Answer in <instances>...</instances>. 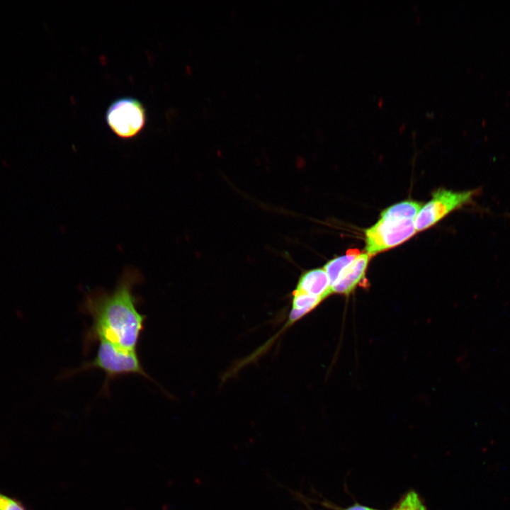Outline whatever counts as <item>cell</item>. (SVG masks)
Segmentation results:
<instances>
[{
  "label": "cell",
  "mask_w": 510,
  "mask_h": 510,
  "mask_svg": "<svg viewBox=\"0 0 510 510\" xmlns=\"http://www.w3.org/2000/svg\"><path fill=\"white\" fill-rule=\"evenodd\" d=\"M142 280L140 271L128 268L113 291L97 289L85 294L80 309L92 319L84 335L85 351L99 340L125 351H137L147 316L137 310L140 299L133 288Z\"/></svg>",
  "instance_id": "obj_1"
},
{
  "label": "cell",
  "mask_w": 510,
  "mask_h": 510,
  "mask_svg": "<svg viewBox=\"0 0 510 510\" xmlns=\"http://www.w3.org/2000/svg\"><path fill=\"white\" fill-rule=\"evenodd\" d=\"M97 342L98 346L96 355L91 361L85 362L78 368L64 372L60 376V379L64 380L90 369L102 370L106 374V378L101 393L106 395H108L110 382L120 376L139 375L155 382L144 370L137 351L120 349L105 340H99Z\"/></svg>",
  "instance_id": "obj_2"
},
{
  "label": "cell",
  "mask_w": 510,
  "mask_h": 510,
  "mask_svg": "<svg viewBox=\"0 0 510 510\" xmlns=\"http://www.w3.org/2000/svg\"><path fill=\"white\" fill-rule=\"evenodd\" d=\"M414 220L384 210L380 219L365 232L366 252L372 256L407 241L416 232Z\"/></svg>",
  "instance_id": "obj_3"
},
{
  "label": "cell",
  "mask_w": 510,
  "mask_h": 510,
  "mask_svg": "<svg viewBox=\"0 0 510 510\" xmlns=\"http://www.w3.org/2000/svg\"><path fill=\"white\" fill-rule=\"evenodd\" d=\"M106 121L113 132L121 139H132L144 128L147 113L143 104L132 97L113 101L106 113Z\"/></svg>",
  "instance_id": "obj_4"
},
{
  "label": "cell",
  "mask_w": 510,
  "mask_h": 510,
  "mask_svg": "<svg viewBox=\"0 0 510 510\" xmlns=\"http://www.w3.org/2000/svg\"><path fill=\"white\" fill-rule=\"evenodd\" d=\"M477 193V189L465 191L438 189L418 212L414 220L416 232L433 226L450 212L470 203Z\"/></svg>",
  "instance_id": "obj_5"
},
{
  "label": "cell",
  "mask_w": 510,
  "mask_h": 510,
  "mask_svg": "<svg viewBox=\"0 0 510 510\" xmlns=\"http://www.w3.org/2000/svg\"><path fill=\"white\" fill-rule=\"evenodd\" d=\"M370 255L368 253L359 256L340 275L331 286V292L336 294L349 295L365 278Z\"/></svg>",
  "instance_id": "obj_6"
},
{
  "label": "cell",
  "mask_w": 510,
  "mask_h": 510,
  "mask_svg": "<svg viewBox=\"0 0 510 510\" xmlns=\"http://www.w3.org/2000/svg\"><path fill=\"white\" fill-rule=\"evenodd\" d=\"M294 290L323 300L332 294L329 277L324 268L310 269L302 273Z\"/></svg>",
  "instance_id": "obj_7"
},
{
  "label": "cell",
  "mask_w": 510,
  "mask_h": 510,
  "mask_svg": "<svg viewBox=\"0 0 510 510\" xmlns=\"http://www.w3.org/2000/svg\"><path fill=\"white\" fill-rule=\"evenodd\" d=\"M360 252L356 249H351L346 251L345 255L337 256L329 261L324 266L329 280L330 287L336 281L341 273L359 256Z\"/></svg>",
  "instance_id": "obj_8"
},
{
  "label": "cell",
  "mask_w": 510,
  "mask_h": 510,
  "mask_svg": "<svg viewBox=\"0 0 510 510\" xmlns=\"http://www.w3.org/2000/svg\"><path fill=\"white\" fill-rule=\"evenodd\" d=\"M292 297L291 307L305 310L308 313L314 310L323 301L319 298L295 290L293 291Z\"/></svg>",
  "instance_id": "obj_9"
},
{
  "label": "cell",
  "mask_w": 510,
  "mask_h": 510,
  "mask_svg": "<svg viewBox=\"0 0 510 510\" xmlns=\"http://www.w3.org/2000/svg\"><path fill=\"white\" fill-rule=\"evenodd\" d=\"M392 510H427L419 495L414 490L407 492Z\"/></svg>",
  "instance_id": "obj_10"
},
{
  "label": "cell",
  "mask_w": 510,
  "mask_h": 510,
  "mask_svg": "<svg viewBox=\"0 0 510 510\" xmlns=\"http://www.w3.org/2000/svg\"><path fill=\"white\" fill-rule=\"evenodd\" d=\"M0 510H28L18 499L0 492Z\"/></svg>",
  "instance_id": "obj_11"
},
{
  "label": "cell",
  "mask_w": 510,
  "mask_h": 510,
  "mask_svg": "<svg viewBox=\"0 0 510 510\" xmlns=\"http://www.w3.org/2000/svg\"><path fill=\"white\" fill-rule=\"evenodd\" d=\"M343 510H378V509H373V508H370V507H368V506H366L364 505H361L360 504H355L350 506Z\"/></svg>",
  "instance_id": "obj_12"
}]
</instances>
